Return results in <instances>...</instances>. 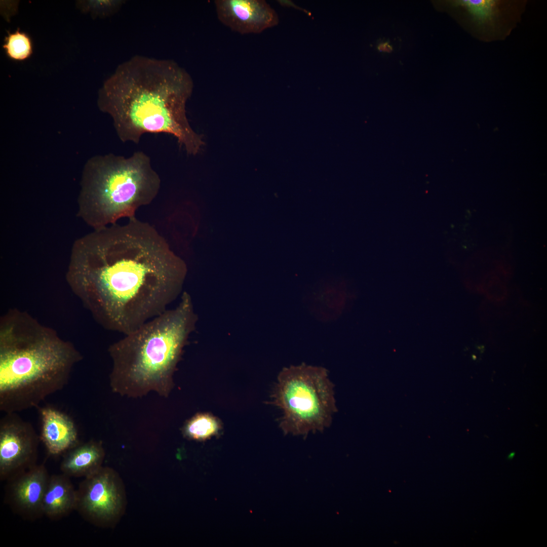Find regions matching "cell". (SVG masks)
Instances as JSON below:
<instances>
[{
    "mask_svg": "<svg viewBox=\"0 0 547 547\" xmlns=\"http://www.w3.org/2000/svg\"><path fill=\"white\" fill-rule=\"evenodd\" d=\"M186 274L165 238L135 217L76 240L66 280L100 324L125 335L166 310Z\"/></svg>",
    "mask_w": 547,
    "mask_h": 547,
    "instance_id": "6da1fadb",
    "label": "cell"
},
{
    "mask_svg": "<svg viewBox=\"0 0 547 547\" xmlns=\"http://www.w3.org/2000/svg\"><path fill=\"white\" fill-rule=\"evenodd\" d=\"M193 88L190 74L174 61L135 55L106 80L98 104L112 118L123 142L137 144L146 133H166L195 155L204 143L186 116Z\"/></svg>",
    "mask_w": 547,
    "mask_h": 547,
    "instance_id": "7a4b0ae2",
    "label": "cell"
},
{
    "mask_svg": "<svg viewBox=\"0 0 547 547\" xmlns=\"http://www.w3.org/2000/svg\"><path fill=\"white\" fill-rule=\"evenodd\" d=\"M80 353L26 312L12 311L0 325V411L37 408L63 389Z\"/></svg>",
    "mask_w": 547,
    "mask_h": 547,
    "instance_id": "3957f363",
    "label": "cell"
},
{
    "mask_svg": "<svg viewBox=\"0 0 547 547\" xmlns=\"http://www.w3.org/2000/svg\"><path fill=\"white\" fill-rule=\"evenodd\" d=\"M198 321L190 295L110 345L112 389L121 394H166L183 349Z\"/></svg>",
    "mask_w": 547,
    "mask_h": 547,
    "instance_id": "277c9868",
    "label": "cell"
},
{
    "mask_svg": "<svg viewBox=\"0 0 547 547\" xmlns=\"http://www.w3.org/2000/svg\"><path fill=\"white\" fill-rule=\"evenodd\" d=\"M160 187V177L142 151L128 158L93 157L83 174L77 215L94 230L114 224L122 218L135 217L136 210L150 204Z\"/></svg>",
    "mask_w": 547,
    "mask_h": 547,
    "instance_id": "5b68a950",
    "label": "cell"
},
{
    "mask_svg": "<svg viewBox=\"0 0 547 547\" xmlns=\"http://www.w3.org/2000/svg\"><path fill=\"white\" fill-rule=\"evenodd\" d=\"M334 388L325 368L304 363L284 368L270 402L282 413L280 427L303 435L328 427L337 411Z\"/></svg>",
    "mask_w": 547,
    "mask_h": 547,
    "instance_id": "8992f818",
    "label": "cell"
},
{
    "mask_svg": "<svg viewBox=\"0 0 547 547\" xmlns=\"http://www.w3.org/2000/svg\"><path fill=\"white\" fill-rule=\"evenodd\" d=\"M76 490L75 510L87 521L101 527L114 526L124 513V485L112 468L101 467L84 478Z\"/></svg>",
    "mask_w": 547,
    "mask_h": 547,
    "instance_id": "52a82bcc",
    "label": "cell"
},
{
    "mask_svg": "<svg viewBox=\"0 0 547 547\" xmlns=\"http://www.w3.org/2000/svg\"><path fill=\"white\" fill-rule=\"evenodd\" d=\"M453 6L460 11L467 31L480 40L504 38L520 21L524 3L496 0H459Z\"/></svg>",
    "mask_w": 547,
    "mask_h": 547,
    "instance_id": "ba28073f",
    "label": "cell"
},
{
    "mask_svg": "<svg viewBox=\"0 0 547 547\" xmlns=\"http://www.w3.org/2000/svg\"><path fill=\"white\" fill-rule=\"evenodd\" d=\"M40 436L17 413L0 419V480L7 481L36 464Z\"/></svg>",
    "mask_w": 547,
    "mask_h": 547,
    "instance_id": "9c48e42d",
    "label": "cell"
},
{
    "mask_svg": "<svg viewBox=\"0 0 547 547\" xmlns=\"http://www.w3.org/2000/svg\"><path fill=\"white\" fill-rule=\"evenodd\" d=\"M50 476L44 464H36L7 480L5 498L11 510L29 521L43 516V499Z\"/></svg>",
    "mask_w": 547,
    "mask_h": 547,
    "instance_id": "30bf717a",
    "label": "cell"
},
{
    "mask_svg": "<svg viewBox=\"0 0 547 547\" xmlns=\"http://www.w3.org/2000/svg\"><path fill=\"white\" fill-rule=\"evenodd\" d=\"M218 19L241 34L259 33L279 23L276 12L263 0H215Z\"/></svg>",
    "mask_w": 547,
    "mask_h": 547,
    "instance_id": "8fae6325",
    "label": "cell"
},
{
    "mask_svg": "<svg viewBox=\"0 0 547 547\" xmlns=\"http://www.w3.org/2000/svg\"><path fill=\"white\" fill-rule=\"evenodd\" d=\"M36 408L40 421V438L50 455L64 453L80 443L76 426L68 415L51 405Z\"/></svg>",
    "mask_w": 547,
    "mask_h": 547,
    "instance_id": "7c38bea8",
    "label": "cell"
},
{
    "mask_svg": "<svg viewBox=\"0 0 547 547\" xmlns=\"http://www.w3.org/2000/svg\"><path fill=\"white\" fill-rule=\"evenodd\" d=\"M69 478L62 473L50 475L43 499V516L57 520L75 510L76 490Z\"/></svg>",
    "mask_w": 547,
    "mask_h": 547,
    "instance_id": "4fadbf2b",
    "label": "cell"
},
{
    "mask_svg": "<svg viewBox=\"0 0 547 547\" xmlns=\"http://www.w3.org/2000/svg\"><path fill=\"white\" fill-rule=\"evenodd\" d=\"M62 473L69 477H86L102 466L105 452L101 442L90 440L79 443L64 453Z\"/></svg>",
    "mask_w": 547,
    "mask_h": 547,
    "instance_id": "5bb4252c",
    "label": "cell"
},
{
    "mask_svg": "<svg viewBox=\"0 0 547 547\" xmlns=\"http://www.w3.org/2000/svg\"><path fill=\"white\" fill-rule=\"evenodd\" d=\"M221 428V422L217 418L210 414L201 413L186 423L183 431L190 439L204 441L217 435Z\"/></svg>",
    "mask_w": 547,
    "mask_h": 547,
    "instance_id": "9a60e30c",
    "label": "cell"
},
{
    "mask_svg": "<svg viewBox=\"0 0 547 547\" xmlns=\"http://www.w3.org/2000/svg\"><path fill=\"white\" fill-rule=\"evenodd\" d=\"M8 56L14 60H21L28 57L32 51L31 43L29 37L19 30L10 33L6 38L4 45Z\"/></svg>",
    "mask_w": 547,
    "mask_h": 547,
    "instance_id": "2e32d148",
    "label": "cell"
},
{
    "mask_svg": "<svg viewBox=\"0 0 547 547\" xmlns=\"http://www.w3.org/2000/svg\"><path fill=\"white\" fill-rule=\"evenodd\" d=\"M124 3V1H92L88 8L94 14L108 15L119 11Z\"/></svg>",
    "mask_w": 547,
    "mask_h": 547,
    "instance_id": "e0dca14e",
    "label": "cell"
},
{
    "mask_svg": "<svg viewBox=\"0 0 547 547\" xmlns=\"http://www.w3.org/2000/svg\"><path fill=\"white\" fill-rule=\"evenodd\" d=\"M278 2H279V3H280V4H281V5L282 6H284V7H293V8H295V9H297L300 10H301V11H302L303 12H304L305 13H306V14H308V15L309 16H311V13H310L309 12H308V11H307V10H304V9H302V8H300V7H298L297 6H296V5H295V4H294V3H293L292 2H291V1H284H284H279Z\"/></svg>",
    "mask_w": 547,
    "mask_h": 547,
    "instance_id": "ac0fdd59",
    "label": "cell"
},
{
    "mask_svg": "<svg viewBox=\"0 0 547 547\" xmlns=\"http://www.w3.org/2000/svg\"><path fill=\"white\" fill-rule=\"evenodd\" d=\"M515 455V453L514 452H512L509 454L507 458L509 459H512L514 457Z\"/></svg>",
    "mask_w": 547,
    "mask_h": 547,
    "instance_id": "d6986e66",
    "label": "cell"
}]
</instances>
